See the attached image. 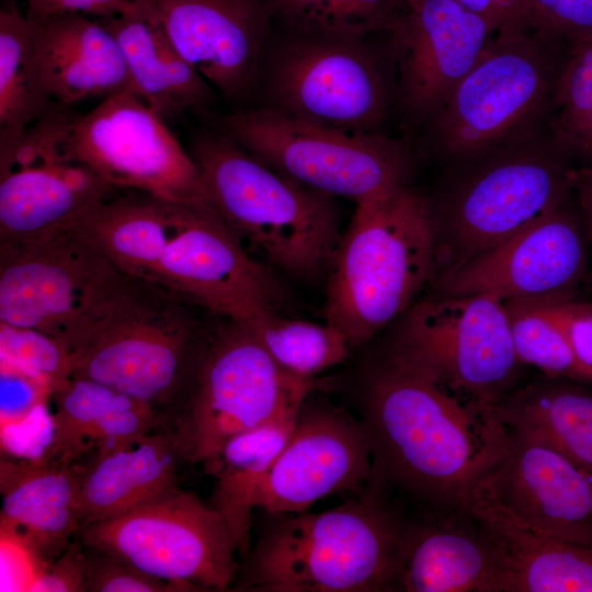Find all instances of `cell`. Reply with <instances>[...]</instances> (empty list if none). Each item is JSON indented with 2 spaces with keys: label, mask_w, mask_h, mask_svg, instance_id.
<instances>
[{
  "label": "cell",
  "mask_w": 592,
  "mask_h": 592,
  "mask_svg": "<svg viewBox=\"0 0 592 592\" xmlns=\"http://www.w3.org/2000/svg\"><path fill=\"white\" fill-rule=\"evenodd\" d=\"M408 2L392 32L400 101L411 117L432 119L498 32L457 0Z\"/></svg>",
  "instance_id": "obj_20"
},
{
  "label": "cell",
  "mask_w": 592,
  "mask_h": 592,
  "mask_svg": "<svg viewBox=\"0 0 592 592\" xmlns=\"http://www.w3.org/2000/svg\"><path fill=\"white\" fill-rule=\"evenodd\" d=\"M137 1L134 12L99 20L122 52L133 91L166 122L206 105L214 88L174 47L153 12Z\"/></svg>",
  "instance_id": "obj_28"
},
{
  "label": "cell",
  "mask_w": 592,
  "mask_h": 592,
  "mask_svg": "<svg viewBox=\"0 0 592 592\" xmlns=\"http://www.w3.org/2000/svg\"><path fill=\"white\" fill-rule=\"evenodd\" d=\"M0 362L36 377L50 394L72 373L71 355L62 341L34 328L1 321Z\"/></svg>",
  "instance_id": "obj_37"
},
{
  "label": "cell",
  "mask_w": 592,
  "mask_h": 592,
  "mask_svg": "<svg viewBox=\"0 0 592 592\" xmlns=\"http://www.w3.org/2000/svg\"><path fill=\"white\" fill-rule=\"evenodd\" d=\"M360 395L372 470L388 490L396 487L446 514L466 513L498 434L491 408L462 401L391 344L368 365Z\"/></svg>",
  "instance_id": "obj_1"
},
{
  "label": "cell",
  "mask_w": 592,
  "mask_h": 592,
  "mask_svg": "<svg viewBox=\"0 0 592 592\" xmlns=\"http://www.w3.org/2000/svg\"><path fill=\"white\" fill-rule=\"evenodd\" d=\"M499 32L532 30L530 0H457Z\"/></svg>",
  "instance_id": "obj_45"
},
{
  "label": "cell",
  "mask_w": 592,
  "mask_h": 592,
  "mask_svg": "<svg viewBox=\"0 0 592 592\" xmlns=\"http://www.w3.org/2000/svg\"><path fill=\"white\" fill-rule=\"evenodd\" d=\"M206 310L254 328L281 315V288L209 201L187 202L177 236L151 276Z\"/></svg>",
  "instance_id": "obj_15"
},
{
  "label": "cell",
  "mask_w": 592,
  "mask_h": 592,
  "mask_svg": "<svg viewBox=\"0 0 592 592\" xmlns=\"http://www.w3.org/2000/svg\"><path fill=\"white\" fill-rule=\"evenodd\" d=\"M271 21L294 34L364 38L394 32L406 20L408 0H266Z\"/></svg>",
  "instance_id": "obj_33"
},
{
  "label": "cell",
  "mask_w": 592,
  "mask_h": 592,
  "mask_svg": "<svg viewBox=\"0 0 592 592\" xmlns=\"http://www.w3.org/2000/svg\"><path fill=\"white\" fill-rule=\"evenodd\" d=\"M251 330L281 366L308 379L342 363L351 349L344 335L327 321L316 323L277 315Z\"/></svg>",
  "instance_id": "obj_35"
},
{
  "label": "cell",
  "mask_w": 592,
  "mask_h": 592,
  "mask_svg": "<svg viewBox=\"0 0 592 592\" xmlns=\"http://www.w3.org/2000/svg\"><path fill=\"white\" fill-rule=\"evenodd\" d=\"M584 221L569 206L437 276L432 297L491 294L503 300L555 303L571 299L588 269Z\"/></svg>",
  "instance_id": "obj_16"
},
{
  "label": "cell",
  "mask_w": 592,
  "mask_h": 592,
  "mask_svg": "<svg viewBox=\"0 0 592 592\" xmlns=\"http://www.w3.org/2000/svg\"><path fill=\"white\" fill-rule=\"evenodd\" d=\"M121 191L66 158L43 123L0 151V244H22L76 230L101 202Z\"/></svg>",
  "instance_id": "obj_17"
},
{
  "label": "cell",
  "mask_w": 592,
  "mask_h": 592,
  "mask_svg": "<svg viewBox=\"0 0 592 592\" xmlns=\"http://www.w3.org/2000/svg\"><path fill=\"white\" fill-rule=\"evenodd\" d=\"M548 125L553 139L573 163H592V35L568 53Z\"/></svg>",
  "instance_id": "obj_34"
},
{
  "label": "cell",
  "mask_w": 592,
  "mask_h": 592,
  "mask_svg": "<svg viewBox=\"0 0 592 592\" xmlns=\"http://www.w3.org/2000/svg\"><path fill=\"white\" fill-rule=\"evenodd\" d=\"M46 119L66 158L116 189L173 203L209 201L190 152L132 90L102 99L84 114L57 107Z\"/></svg>",
  "instance_id": "obj_10"
},
{
  "label": "cell",
  "mask_w": 592,
  "mask_h": 592,
  "mask_svg": "<svg viewBox=\"0 0 592 592\" xmlns=\"http://www.w3.org/2000/svg\"><path fill=\"white\" fill-rule=\"evenodd\" d=\"M84 548L88 592L184 591L175 583L155 578L103 551Z\"/></svg>",
  "instance_id": "obj_38"
},
{
  "label": "cell",
  "mask_w": 592,
  "mask_h": 592,
  "mask_svg": "<svg viewBox=\"0 0 592 592\" xmlns=\"http://www.w3.org/2000/svg\"><path fill=\"white\" fill-rule=\"evenodd\" d=\"M83 548L82 542H71L59 556L44 565L31 591L88 592Z\"/></svg>",
  "instance_id": "obj_42"
},
{
  "label": "cell",
  "mask_w": 592,
  "mask_h": 592,
  "mask_svg": "<svg viewBox=\"0 0 592 592\" xmlns=\"http://www.w3.org/2000/svg\"><path fill=\"white\" fill-rule=\"evenodd\" d=\"M431 203L437 276L503 242L567 202L577 168L550 132L533 128L469 159Z\"/></svg>",
  "instance_id": "obj_6"
},
{
  "label": "cell",
  "mask_w": 592,
  "mask_h": 592,
  "mask_svg": "<svg viewBox=\"0 0 592 592\" xmlns=\"http://www.w3.org/2000/svg\"><path fill=\"white\" fill-rule=\"evenodd\" d=\"M33 25L14 0L0 10V151L59 107L42 91L32 58Z\"/></svg>",
  "instance_id": "obj_32"
},
{
  "label": "cell",
  "mask_w": 592,
  "mask_h": 592,
  "mask_svg": "<svg viewBox=\"0 0 592 592\" xmlns=\"http://www.w3.org/2000/svg\"><path fill=\"white\" fill-rule=\"evenodd\" d=\"M78 534L84 546L184 591L228 590L240 571L220 513L177 486Z\"/></svg>",
  "instance_id": "obj_12"
},
{
  "label": "cell",
  "mask_w": 592,
  "mask_h": 592,
  "mask_svg": "<svg viewBox=\"0 0 592 592\" xmlns=\"http://www.w3.org/2000/svg\"><path fill=\"white\" fill-rule=\"evenodd\" d=\"M129 281L77 230L0 244V321L41 330L70 350Z\"/></svg>",
  "instance_id": "obj_11"
},
{
  "label": "cell",
  "mask_w": 592,
  "mask_h": 592,
  "mask_svg": "<svg viewBox=\"0 0 592 592\" xmlns=\"http://www.w3.org/2000/svg\"><path fill=\"white\" fill-rule=\"evenodd\" d=\"M298 415L278 419L232 437L203 464L214 480L210 505L227 523L238 554L243 557L251 549L255 494L291 437Z\"/></svg>",
  "instance_id": "obj_31"
},
{
  "label": "cell",
  "mask_w": 592,
  "mask_h": 592,
  "mask_svg": "<svg viewBox=\"0 0 592 592\" xmlns=\"http://www.w3.org/2000/svg\"><path fill=\"white\" fill-rule=\"evenodd\" d=\"M189 152L209 202L241 242L294 278L328 273L342 234L332 196L263 164L224 128L196 134Z\"/></svg>",
  "instance_id": "obj_5"
},
{
  "label": "cell",
  "mask_w": 592,
  "mask_h": 592,
  "mask_svg": "<svg viewBox=\"0 0 592 592\" xmlns=\"http://www.w3.org/2000/svg\"><path fill=\"white\" fill-rule=\"evenodd\" d=\"M1 591H31L45 561L16 528L0 524Z\"/></svg>",
  "instance_id": "obj_41"
},
{
  "label": "cell",
  "mask_w": 592,
  "mask_h": 592,
  "mask_svg": "<svg viewBox=\"0 0 592 592\" xmlns=\"http://www.w3.org/2000/svg\"><path fill=\"white\" fill-rule=\"evenodd\" d=\"M573 192L577 193L580 213L592 241V163L577 168Z\"/></svg>",
  "instance_id": "obj_46"
},
{
  "label": "cell",
  "mask_w": 592,
  "mask_h": 592,
  "mask_svg": "<svg viewBox=\"0 0 592 592\" xmlns=\"http://www.w3.org/2000/svg\"><path fill=\"white\" fill-rule=\"evenodd\" d=\"M223 123L257 160L329 196L358 204L407 185V147L376 132L326 127L270 106L231 113Z\"/></svg>",
  "instance_id": "obj_9"
},
{
  "label": "cell",
  "mask_w": 592,
  "mask_h": 592,
  "mask_svg": "<svg viewBox=\"0 0 592 592\" xmlns=\"http://www.w3.org/2000/svg\"><path fill=\"white\" fill-rule=\"evenodd\" d=\"M53 433L43 457L76 463L100 448L132 443L157 430L161 413L107 385L69 377L52 394Z\"/></svg>",
  "instance_id": "obj_26"
},
{
  "label": "cell",
  "mask_w": 592,
  "mask_h": 592,
  "mask_svg": "<svg viewBox=\"0 0 592 592\" xmlns=\"http://www.w3.org/2000/svg\"><path fill=\"white\" fill-rule=\"evenodd\" d=\"M30 20L37 82L57 106L133 91L122 52L99 21L81 13Z\"/></svg>",
  "instance_id": "obj_22"
},
{
  "label": "cell",
  "mask_w": 592,
  "mask_h": 592,
  "mask_svg": "<svg viewBox=\"0 0 592 592\" xmlns=\"http://www.w3.org/2000/svg\"><path fill=\"white\" fill-rule=\"evenodd\" d=\"M355 205L327 273L325 306L351 348L405 315L439 266L430 200L403 185Z\"/></svg>",
  "instance_id": "obj_3"
},
{
  "label": "cell",
  "mask_w": 592,
  "mask_h": 592,
  "mask_svg": "<svg viewBox=\"0 0 592 592\" xmlns=\"http://www.w3.org/2000/svg\"><path fill=\"white\" fill-rule=\"evenodd\" d=\"M465 512L498 543L504 561L502 592H592V543L568 540L519 521L477 479Z\"/></svg>",
  "instance_id": "obj_24"
},
{
  "label": "cell",
  "mask_w": 592,
  "mask_h": 592,
  "mask_svg": "<svg viewBox=\"0 0 592 592\" xmlns=\"http://www.w3.org/2000/svg\"><path fill=\"white\" fill-rule=\"evenodd\" d=\"M82 465L47 459L2 460L0 524L16 528L50 561L79 533Z\"/></svg>",
  "instance_id": "obj_25"
},
{
  "label": "cell",
  "mask_w": 592,
  "mask_h": 592,
  "mask_svg": "<svg viewBox=\"0 0 592 592\" xmlns=\"http://www.w3.org/2000/svg\"><path fill=\"white\" fill-rule=\"evenodd\" d=\"M180 460L172 430L91 452L82 464L80 527L121 515L177 486Z\"/></svg>",
  "instance_id": "obj_27"
},
{
  "label": "cell",
  "mask_w": 592,
  "mask_h": 592,
  "mask_svg": "<svg viewBox=\"0 0 592 592\" xmlns=\"http://www.w3.org/2000/svg\"><path fill=\"white\" fill-rule=\"evenodd\" d=\"M533 31L568 45L592 35V0H530Z\"/></svg>",
  "instance_id": "obj_39"
},
{
  "label": "cell",
  "mask_w": 592,
  "mask_h": 592,
  "mask_svg": "<svg viewBox=\"0 0 592 592\" xmlns=\"http://www.w3.org/2000/svg\"><path fill=\"white\" fill-rule=\"evenodd\" d=\"M217 316L159 283L130 277L115 306L71 349V377L178 409L187 397Z\"/></svg>",
  "instance_id": "obj_4"
},
{
  "label": "cell",
  "mask_w": 592,
  "mask_h": 592,
  "mask_svg": "<svg viewBox=\"0 0 592 592\" xmlns=\"http://www.w3.org/2000/svg\"><path fill=\"white\" fill-rule=\"evenodd\" d=\"M312 390L314 379L281 366L251 328L219 317L172 430L182 460L204 464L232 437L298 414Z\"/></svg>",
  "instance_id": "obj_8"
},
{
  "label": "cell",
  "mask_w": 592,
  "mask_h": 592,
  "mask_svg": "<svg viewBox=\"0 0 592 592\" xmlns=\"http://www.w3.org/2000/svg\"><path fill=\"white\" fill-rule=\"evenodd\" d=\"M372 468V446L361 420L308 397L254 505L267 514L304 512L327 496L362 491Z\"/></svg>",
  "instance_id": "obj_18"
},
{
  "label": "cell",
  "mask_w": 592,
  "mask_h": 592,
  "mask_svg": "<svg viewBox=\"0 0 592 592\" xmlns=\"http://www.w3.org/2000/svg\"><path fill=\"white\" fill-rule=\"evenodd\" d=\"M577 383L546 376L490 408L504 425L549 444L592 475V390Z\"/></svg>",
  "instance_id": "obj_30"
},
{
  "label": "cell",
  "mask_w": 592,
  "mask_h": 592,
  "mask_svg": "<svg viewBox=\"0 0 592 592\" xmlns=\"http://www.w3.org/2000/svg\"><path fill=\"white\" fill-rule=\"evenodd\" d=\"M270 107L317 125L375 133L388 107L384 69L363 38L291 33L266 75Z\"/></svg>",
  "instance_id": "obj_14"
},
{
  "label": "cell",
  "mask_w": 592,
  "mask_h": 592,
  "mask_svg": "<svg viewBox=\"0 0 592 592\" xmlns=\"http://www.w3.org/2000/svg\"><path fill=\"white\" fill-rule=\"evenodd\" d=\"M504 303L522 364L535 366L548 377L592 383V374L577 358L565 329L546 304Z\"/></svg>",
  "instance_id": "obj_36"
},
{
  "label": "cell",
  "mask_w": 592,
  "mask_h": 592,
  "mask_svg": "<svg viewBox=\"0 0 592 592\" xmlns=\"http://www.w3.org/2000/svg\"><path fill=\"white\" fill-rule=\"evenodd\" d=\"M186 203L118 191L98 204L76 230L122 273L150 281L181 227Z\"/></svg>",
  "instance_id": "obj_29"
},
{
  "label": "cell",
  "mask_w": 592,
  "mask_h": 592,
  "mask_svg": "<svg viewBox=\"0 0 592 592\" xmlns=\"http://www.w3.org/2000/svg\"><path fill=\"white\" fill-rule=\"evenodd\" d=\"M47 398L50 389L36 377L0 362L1 430L24 423Z\"/></svg>",
  "instance_id": "obj_40"
},
{
  "label": "cell",
  "mask_w": 592,
  "mask_h": 592,
  "mask_svg": "<svg viewBox=\"0 0 592 592\" xmlns=\"http://www.w3.org/2000/svg\"><path fill=\"white\" fill-rule=\"evenodd\" d=\"M390 344L480 406L512 391L523 365L505 303L491 294L420 298L401 316Z\"/></svg>",
  "instance_id": "obj_13"
},
{
  "label": "cell",
  "mask_w": 592,
  "mask_h": 592,
  "mask_svg": "<svg viewBox=\"0 0 592 592\" xmlns=\"http://www.w3.org/2000/svg\"><path fill=\"white\" fill-rule=\"evenodd\" d=\"M465 514L408 524L395 591L502 592L501 549L483 525Z\"/></svg>",
  "instance_id": "obj_23"
},
{
  "label": "cell",
  "mask_w": 592,
  "mask_h": 592,
  "mask_svg": "<svg viewBox=\"0 0 592 592\" xmlns=\"http://www.w3.org/2000/svg\"><path fill=\"white\" fill-rule=\"evenodd\" d=\"M544 304L561 323L579 362L592 374V304L572 298Z\"/></svg>",
  "instance_id": "obj_43"
},
{
  "label": "cell",
  "mask_w": 592,
  "mask_h": 592,
  "mask_svg": "<svg viewBox=\"0 0 592 592\" xmlns=\"http://www.w3.org/2000/svg\"><path fill=\"white\" fill-rule=\"evenodd\" d=\"M571 47L533 30L497 33L431 119L435 149L464 162L532 129Z\"/></svg>",
  "instance_id": "obj_7"
},
{
  "label": "cell",
  "mask_w": 592,
  "mask_h": 592,
  "mask_svg": "<svg viewBox=\"0 0 592 592\" xmlns=\"http://www.w3.org/2000/svg\"><path fill=\"white\" fill-rule=\"evenodd\" d=\"M373 470L365 488L320 513L271 516L237 590L257 592L395 591L408 523Z\"/></svg>",
  "instance_id": "obj_2"
},
{
  "label": "cell",
  "mask_w": 592,
  "mask_h": 592,
  "mask_svg": "<svg viewBox=\"0 0 592 592\" xmlns=\"http://www.w3.org/2000/svg\"><path fill=\"white\" fill-rule=\"evenodd\" d=\"M27 16L44 20L61 13L92 14L100 19L113 18L134 12L137 0H26Z\"/></svg>",
  "instance_id": "obj_44"
},
{
  "label": "cell",
  "mask_w": 592,
  "mask_h": 592,
  "mask_svg": "<svg viewBox=\"0 0 592 592\" xmlns=\"http://www.w3.org/2000/svg\"><path fill=\"white\" fill-rule=\"evenodd\" d=\"M479 479L530 527L592 543V475L549 444L500 421Z\"/></svg>",
  "instance_id": "obj_19"
},
{
  "label": "cell",
  "mask_w": 592,
  "mask_h": 592,
  "mask_svg": "<svg viewBox=\"0 0 592 592\" xmlns=\"http://www.w3.org/2000/svg\"><path fill=\"white\" fill-rule=\"evenodd\" d=\"M180 54L228 100L257 82L271 19L266 0H140Z\"/></svg>",
  "instance_id": "obj_21"
}]
</instances>
